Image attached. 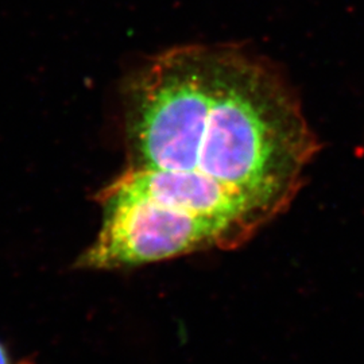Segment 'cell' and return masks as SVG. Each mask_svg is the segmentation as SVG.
Returning <instances> with one entry per match:
<instances>
[{"label": "cell", "mask_w": 364, "mask_h": 364, "mask_svg": "<svg viewBox=\"0 0 364 364\" xmlns=\"http://www.w3.org/2000/svg\"><path fill=\"white\" fill-rule=\"evenodd\" d=\"M103 220L95 240L77 259L81 270H119L174 259L208 250H228L208 221L156 203L99 192Z\"/></svg>", "instance_id": "6da1fadb"}, {"label": "cell", "mask_w": 364, "mask_h": 364, "mask_svg": "<svg viewBox=\"0 0 364 364\" xmlns=\"http://www.w3.org/2000/svg\"><path fill=\"white\" fill-rule=\"evenodd\" d=\"M0 364H11L10 353H9L6 346L1 341H0Z\"/></svg>", "instance_id": "7a4b0ae2"}]
</instances>
